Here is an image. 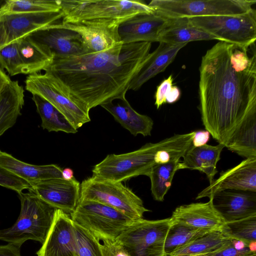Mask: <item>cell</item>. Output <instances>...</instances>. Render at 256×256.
<instances>
[{"label": "cell", "instance_id": "cell-1", "mask_svg": "<svg viewBox=\"0 0 256 256\" xmlns=\"http://www.w3.org/2000/svg\"><path fill=\"white\" fill-rule=\"evenodd\" d=\"M199 96L203 125L225 146L246 114L256 108L255 42H219L208 50L200 68Z\"/></svg>", "mask_w": 256, "mask_h": 256}, {"label": "cell", "instance_id": "cell-2", "mask_svg": "<svg viewBox=\"0 0 256 256\" xmlns=\"http://www.w3.org/2000/svg\"><path fill=\"white\" fill-rule=\"evenodd\" d=\"M151 42H120L106 50L54 58L51 73L90 110L126 98L131 80L149 54Z\"/></svg>", "mask_w": 256, "mask_h": 256}, {"label": "cell", "instance_id": "cell-3", "mask_svg": "<svg viewBox=\"0 0 256 256\" xmlns=\"http://www.w3.org/2000/svg\"><path fill=\"white\" fill-rule=\"evenodd\" d=\"M194 134L195 131L174 134L156 143H147L132 152L109 154L94 166L92 176L116 182L140 175L148 176L151 168L156 164L154 157L158 151L164 149L187 150L192 144Z\"/></svg>", "mask_w": 256, "mask_h": 256}, {"label": "cell", "instance_id": "cell-4", "mask_svg": "<svg viewBox=\"0 0 256 256\" xmlns=\"http://www.w3.org/2000/svg\"><path fill=\"white\" fill-rule=\"evenodd\" d=\"M62 22L118 26L136 16L154 13L142 0H61Z\"/></svg>", "mask_w": 256, "mask_h": 256}, {"label": "cell", "instance_id": "cell-5", "mask_svg": "<svg viewBox=\"0 0 256 256\" xmlns=\"http://www.w3.org/2000/svg\"><path fill=\"white\" fill-rule=\"evenodd\" d=\"M20 212L10 228L0 230V240L21 246L28 240L42 244L52 224L56 208L32 191L18 194Z\"/></svg>", "mask_w": 256, "mask_h": 256}, {"label": "cell", "instance_id": "cell-6", "mask_svg": "<svg viewBox=\"0 0 256 256\" xmlns=\"http://www.w3.org/2000/svg\"><path fill=\"white\" fill-rule=\"evenodd\" d=\"M44 72L29 74L25 80L26 90L50 103L78 130L90 122L87 106L51 73Z\"/></svg>", "mask_w": 256, "mask_h": 256}, {"label": "cell", "instance_id": "cell-7", "mask_svg": "<svg viewBox=\"0 0 256 256\" xmlns=\"http://www.w3.org/2000/svg\"><path fill=\"white\" fill-rule=\"evenodd\" d=\"M70 216L99 241L116 239L136 220L110 206L89 200H78Z\"/></svg>", "mask_w": 256, "mask_h": 256}, {"label": "cell", "instance_id": "cell-8", "mask_svg": "<svg viewBox=\"0 0 256 256\" xmlns=\"http://www.w3.org/2000/svg\"><path fill=\"white\" fill-rule=\"evenodd\" d=\"M254 0H152L155 14L168 18L240 15L252 9Z\"/></svg>", "mask_w": 256, "mask_h": 256}, {"label": "cell", "instance_id": "cell-9", "mask_svg": "<svg viewBox=\"0 0 256 256\" xmlns=\"http://www.w3.org/2000/svg\"><path fill=\"white\" fill-rule=\"evenodd\" d=\"M89 200L110 206L134 220L144 218L150 210L142 200L122 184L92 176L84 180L80 186L79 200Z\"/></svg>", "mask_w": 256, "mask_h": 256}, {"label": "cell", "instance_id": "cell-10", "mask_svg": "<svg viewBox=\"0 0 256 256\" xmlns=\"http://www.w3.org/2000/svg\"><path fill=\"white\" fill-rule=\"evenodd\" d=\"M194 26L220 42L246 46L256 40V11L240 15L210 16L188 18Z\"/></svg>", "mask_w": 256, "mask_h": 256}, {"label": "cell", "instance_id": "cell-11", "mask_svg": "<svg viewBox=\"0 0 256 256\" xmlns=\"http://www.w3.org/2000/svg\"><path fill=\"white\" fill-rule=\"evenodd\" d=\"M170 218L134 221L116 239L130 256H166L164 244L171 226Z\"/></svg>", "mask_w": 256, "mask_h": 256}, {"label": "cell", "instance_id": "cell-12", "mask_svg": "<svg viewBox=\"0 0 256 256\" xmlns=\"http://www.w3.org/2000/svg\"><path fill=\"white\" fill-rule=\"evenodd\" d=\"M46 48L54 58H64L90 52L76 32L55 23L28 36Z\"/></svg>", "mask_w": 256, "mask_h": 256}, {"label": "cell", "instance_id": "cell-13", "mask_svg": "<svg viewBox=\"0 0 256 256\" xmlns=\"http://www.w3.org/2000/svg\"><path fill=\"white\" fill-rule=\"evenodd\" d=\"M62 12L13 14L0 17V49L62 18Z\"/></svg>", "mask_w": 256, "mask_h": 256}, {"label": "cell", "instance_id": "cell-14", "mask_svg": "<svg viewBox=\"0 0 256 256\" xmlns=\"http://www.w3.org/2000/svg\"><path fill=\"white\" fill-rule=\"evenodd\" d=\"M32 191L46 202L68 214L78 202L80 184L74 177L70 180L54 178L31 184Z\"/></svg>", "mask_w": 256, "mask_h": 256}, {"label": "cell", "instance_id": "cell-15", "mask_svg": "<svg viewBox=\"0 0 256 256\" xmlns=\"http://www.w3.org/2000/svg\"><path fill=\"white\" fill-rule=\"evenodd\" d=\"M38 256H77L74 224L70 215L56 209L53 221Z\"/></svg>", "mask_w": 256, "mask_h": 256}, {"label": "cell", "instance_id": "cell-16", "mask_svg": "<svg viewBox=\"0 0 256 256\" xmlns=\"http://www.w3.org/2000/svg\"><path fill=\"white\" fill-rule=\"evenodd\" d=\"M171 224L193 229L222 232L226 222L214 207L211 200L177 207L170 217Z\"/></svg>", "mask_w": 256, "mask_h": 256}, {"label": "cell", "instance_id": "cell-17", "mask_svg": "<svg viewBox=\"0 0 256 256\" xmlns=\"http://www.w3.org/2000/svg\"><path fill=\"white\" fill-rule=\"evenodd\" d=\"M225 190L256 192V158H246L234 167L222 172L216 180L198 194L196 199L209 198L214 194Z\"/></svg>", "mask_w": 256, "mask_h": 256}, {"label": "cell", "instance_id": "cell-18", "mask_svg": "<svg viewBox=\"0 0 256 256\" xmlns=\"http://www.w3.org/2000/svg\"><path fill=\"white\" fill-rule=\"evenodd\" d=\"M170 21V18L155 13L139 14L121 23L118 32L124 44L158 42V37Z\"/></svg>", "mask_w": 256, "mask_h": 256}, {"label": "cell", "instance_id": "cell-19", "mask_svg": "<svg viewBox=\"0 0 256 256\" xmlns=\"http://www.w3.org/2000/svg\"><path fill=\"white\" fill-rule=\"evenodd\" d=\"M209 199L226 222L256 215V192L225 190L214 194Z\"/></svg>", "mask_w": 256, "mask_h": 256}, {"label": "cell", "instance_id": "cell-20", "mask_svg": "<svg viewBox=\"0 0 256 256\" xmlns=\"http://www.w3.org/2000/svg\"><path fill=\"white\" fill-rule=\"evenodd\" d=\"M187 44L160 42L158 48L149 54L140 70L132 78L128 90H138L147 81L164 72L174 60L178 52Z\"/></svg>", "mask_w": 256, "mask_h": 256}, {"label": "cell", "instance_id": "cell-21", "mask_svg": "<svg viewBox=\"0 0 256 256\" xmlns=\"http://www.w3.org/2000/svg\"><path fill=\"white\" fill-rule=\"evenodd\" d=\"M0 167L24 180L30 185L48 179L62 178V170L56 164H30L0 150Z\"/></svg>", "mask_w": 256, "mask_h": 256}, {"label": "cell", "instance_id": "cell-22", "mask_svg": "<svg viewBox=\"0 0 256 256\" xmlns=\"http://www.w3.org/2000/svg\"><path fill=\"white\" fill-rule=\"evenodd\" d=\"M224 147L222 144L214 146L206 144L198 147L192 144L182 157V160L178 162V170L188 168L202 172L210 184L218 172L216 164Z\"/></svg>", "mask_w": 256, "mask_h": 256}, {"label": "cell", "instance_id": "cell-23", "mask_svg": "<svg viewBox=\"0 0 256 256\" xmlns=\"http://www.w3.org/2000/svg\"><path fill=\"white\" fill-rule=\"evenodd\" d=\"M119 100V102H114L113 100L100 106L133 136H136L139 134L144 136H150L154 125L152 119L148 116L136 112L126 98Z\"/></svg>", "mask_w": 256, "mask_h": 256}, {"label": "cell", "instance_id": "cell-24", "mask_svg": "<svg viewBox=\"0 0 256 256\" xmlns=\"http://www.w3.org/2000/svg\"><path fill=\"white\" fill-rule=\"evenodd\" d=\"M60 24L62 26L77 32L90 52L102 51L121 42L118 32V26Z\"/></svg>", "mask_w": 256, "mask_h": 256}, {"label": "cell", "instance_id": "cell-25", "mask_svg": "<svg viewBox=\"0 0 256 256\" xmlns=\"http://www.w3.org/2000/svg\"><path fill=\"white\" fill-rule=\"evenodd\" d=\"M225 147L246 158H256V108L246 114Z\"/></svg>", "mask_w": 256, "mask_h": 256}, {"label": "cell", "instance_id": "cell-26", "mask_svg": "<svg viewBox=\"0 0 256 256\" xmlns=\"http://www.w3.org/2000/svg\"><path fill=\"white\" fill-rule=\"evenodd\" d=\"M24 89L18 81H11L0 94V137L16 122L24 103Z\"/></svg>", "mask_w": 256, "mask_h": 256}, {"label": "cell", "instance_id": "cell-27", "mask_svg": "<svg viewBox=\"0 0 256 256\" xmlns=\"http://www.w3.org/2000/svg\"><path fill=\"white\" fill-rule=\"evenodd\" d=\"M217 40L214 36L193 26L186 18H170L160 33L158 42L170 44H188L190 42Z\"/></svg>", "mask_w": 256, "mask_h": 256}, {"label": "cell", "instance_id": "cell-28", "mask_svg": "<svg viewBox=\"0 0 256 256\" xmlns=\"http://www.w3.org/2000/svg\"><path fill=\"white\" fill-rule=\"evenodd\" d=\"M16 41L22 64V74L29 75L44 71L52 64L54 58L48 50L28 36Z\"/></svg>", "mask_w": 256, "mask_h": 256}, {"label": "cell", "instance_id": "cell-29", "mask_svg": "<svg viewBox=\"0 0 256 256\" xmlns=\"http://www.w3.org/2000/svg\"><path fill=\"white\" fill-rule=\"evenodd\" d=\"M32 100L42 120V127L48 132L75 134L76 130L66 116L46 100L37 94Z\"/></svg>", "mask_w": 256, "mask_h": 256}, {"label": "cell", "instance_id": "cell-30", "mask_svg": "<svg viewBox=\"0 0 256 256\" xmlns=\"http://www.w3.org/2000/svg\"><path fill=\"white\" fill-rule=\"evenodd\" d=\"M230 240L222 232H211L190 242L166 256H198L215 250Z\"/></svg>", "mask_w": 256, "mask_h": 256}, {"label": "cell", "instance_id": "cell-31", "mask_svg": "<svg viewBox=\"0 0 256 256\" xmlns=\"http://www.w3.org/2000/svg\"><path fill=\"white\" fill-rule=\"evenodd\" d=\"M180 159L172 160L164 164H156L150 170L148 176L150 180V190L154 198L163 202L170 190Z\"/></svg>", "mask_w": 256, "mask_h": 256}, {"label": "cell", "instance_id": "cell-32", "mask_svg": "<svg viewBox=\"0 0 256 256\" xmlns=\"http://www.w3.org/2000/svg\"><path fill=\"white\" fill-rule=\"evenodd\" d=\"M61 0H8L0 6V17L20 13L56 12H62Z\"/></svg>", "mask_w": 256, "mask_h": 256}, {"label": "cell", "instance_id": "cell-33", "mask_svg": "<svg viewBox=\"0 0 256 256\" xmlns=\"http://www.w3.org/2000/svg\"><path fill=\"white\" fill-rule=\"evenodd\" d=\"M222 232L230 238L252 245L256 242V215L226 222Z\"/></svg>", "mask_w": 256, "mask_h": 256}, {"label": "cell", "instance_id": "cell-34", "mask_svg": "<svg viewBox=\"0 0 256 256\" xmlns=\"http://www.w3.org/2000/svg\"><path fill=\"white\" fill-rule=\"evenodd\" d=\"M211 232H213L193 229L178 224L171 225L164 244L166 256L190 242Z\"/></svg>", "mask_w": 256, "mask_h": 256}, {"label": "cell", "instance_id": "cell-35", "mask_svg": "<svg viewBox=\"0 0 256 256\" xmlns=\"http://www.w3.org/2000/svg\"><path fill=\"white\" fill-rule=\"evenodd\" d=\"M74 224L77 256H102L101 243L87 230Z\"/></svg>", "mask_w": 256, "mask_h": 256}, {"label": "cell", "instance_id": "cell-36", "mask_svg": "<svg viewBox=\"0 0 256 256\" xmlns=\"http://www.w3.org/2000/svg\"><path fill=\"white\" fill-rule=\"evenodd\" d=\"M0 66L12 76L22 74V64L17 41L0 49Z\"/></svg>", "mask_w": 256, "mask_h": 256}, {"label": "cell", "instance_id": "cell-37", "mask_svg": "<svg viewBox=\"0 0 256 256\" xmlns=\"http://www.w3.org/2000/svg\"><path fill=\"white\" fill-rule=\"evenodd\" d=\"M198 256H256V244L248 245L232 239L219 248Z\"/></svg>", "mask_w": 256, "mask_h": 256}, {"label": "cell", "instance_id": "cell-38", "mask_svg": "<svg viewBox=\"0 0 256 256\" xmlns=\"http://www.w3.org/2000/svg\"><path fill=\"white\" fill-rule=\"evenodd\" d=\"M0 186L13 190L18 194L22 192L24 190H32L30 184L1 167Z\"/></svg>", "mask_w": 256, "mask_h": 256}, {"label": "cell", "instance_id": "cell-39", "mask_svg": "<svg viewBox=\"0 0 256 256\" xmlns=\"http://www.w3.org/2000/svg\"><path fill=\"white\" fill-rule=\"evenodd\" d=\"M102 241V256H130L118 239H107Z\"/></svg>", "mask_w": 256, "mask_h": 256}, {"label": "cell", "instance_id": "cell-40", "mask_svg": "<svg viewBox=\"0 0 256 256\" xmlns=\"http://www.w3.org/2000/svg\"><path fill=\"white\" fill-rule=\"evenodd\" d=\"M172 76L170 75L158 86L155 94L154 103L158 109L166 102V98L172 86Z\"/></svg>", "mask_w": 256, "mask_h": 256}, {"label": "cell", "instance_id": "cell-41", "mask_svg": "<svg viewBox=\"0 0 256 256\" xmlns=\"http://www.w3.org/2000/svg\"><path fill=\"white\" fill-rule=\"evenodd\" d=\"M20 246L12 243L0 245V256H21Z\"/></svg>", "mask_w": 256, "mask_h": 256}, {"label": "cell", "instance_id": "cell-42", "mask_svg": "<svg viewBox=\"0 0 256 256\" xmlns=\"http://www.w3.org/2000/svg\"><path fill=\"white\" fill-rule=\"evenodd\" d=\"M210 136V134L206 130L195 132V134L192 140V144L195 147H198L205 145L209 140Z\"/></svg>", "mask_w": 256, "mask_h": 256}, {"label": "cell", "instance_id": "cell-43", "mask_svg": "<svg viewBox=\"0 0 256 256\" xmlns=\"http://www.w3.org/2000/svg\"><path fill=\"white\" fill-rule=\"evenodd\" d=\"M180 88L176 86H172L166 96V102L168 104L174 103L180 98Z\"/></svg>", "mask_w": 256, "mask_h": 256}, {"label": "cell", "instance_id": "cell-44", "mask_svg": "<svg viewBox=\"0 0 256 256\" xmlns=\"http://www.w3.org/2000/svg\"><path fill=\"white\" fill-rule=\"evenodd\" d=\"M11 81L10 77L0 68V94L6 86Z\"/></svg>", "mask_w": 256, "mask_h": 256}, {"label": "cell", "instance_id": "cell-45", "mask_svg": "<svg viewBox=\"0 0 256 256\" xmlns=\"http://www.w3.org/2000/svg\"><path fill=\"white\" fill-rule=\"evenodd\" d=\"M74 172L71 168H66L62 170V178L66 180H70L74 178Z\"/></svg>", "mask_w": 256, "mask_h": 256}]
</instances>
